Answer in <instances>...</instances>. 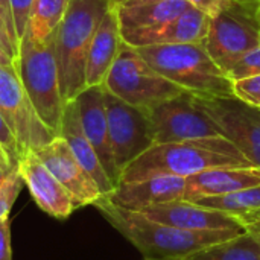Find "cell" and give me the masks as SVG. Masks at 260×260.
<instances>
[{
	"mask_svg": "<svg viewBox=\"0 0 260 260\" xmlns=\"http://www.w3.org/2000/svg\"><path fill=\"white\" fill-rule=\"evenodd\" d=\"M146 260H180L210 245L225 242L247 230H183L155 222L140 212L119 207L107 198L93 204Z\"/></svg>",
	"mask_w": 260,
	"mask_h": 260,
	"instance_id": "1",
	"label": "cell"
},
{
	"mask_svg": "<svg viewBox=\"0 0 260 260\" xmlns=\"http://www.w3.org/2000/svg\"><path fill=\"white\" fill-rule=\"evenodd\" d=\"M248 158L225 137H206L186 142L158 143L137 157L122 172L119 183L154 177H192L219 168H248Z\"/></svg>",
	"mask_w": 260,
	"mask_h": 260,
	"instance_id": "2",
	"label": "cell"
},
{
	"mask_svg": "<svg viewBox=\"0 0 260 260\" xmlns=\"http://www.w3.org/2000/svg\"><path fill=\"white\" fill-rule=\"evenodd\" d=\"M114 0H69L55 30V52L62 101L70 102L87 88L85 64L93 37Z\"/></svg>",
	"mask_w": 260,
	"mask_h": 260,
	"instance_id": "3",
	"label": "cell"
},
{
	"mask_svg": "<svg viewBox=\"0 0 260 260\" xmlns=\"http://www.w3.org/2000/svg\"><path fill=\"white\" fill-rule=\"evenodd\" d=\"M136 49L155 72L195 96H235L233 81L215 62L204 43L158 44Z\"/></svg>",
	"mask_w": 260,
	"mask_h": 260,
	"instance_id": "4",
	"label": "cell"
},
{
	"mask_svg": "<svg viewBox=\"0 0 260 260\" xmlns=\"http://www.w3.org/2000/svg\"><path fill=\"white\" fill-rule=\"evenodd\" d=\"M12 64L38 117L58 136L66 104L59 87L55 34L46 41H35L24 32Z\"/></svg>",
	"mask_w": 260,
	"mask_h": 260,
	"instance_id": "5",
	"label": "cell"
},
{
	"mask_svg": "<svg viewBox=\"0 0 260 260\" xmlns=\"http://www.w3.org/2000/svg\"><path fill=\"white\" fill-rule=\"evenodd\" d=\"M102 87L120 101L148 111L186 93V90L155 72L139 50L125 41Z\"/></svg>",
	"mask_w": 260,
	"mask_h": 260,
	"instance_id": "6",
	"label": "cell"
},
{
	"mask_svg": "<svg viewBox=\"0 0 260 260\" xmlns=\"http://www.w3.org/2000/svg\"><path fill=\"white\" fill-rule=\"evenodd\" d=\"M204 46L229 73L245 53L260 46V0H232L212 18Z\"/></svg>",
	"mask_w": 260,
	"mask_h": 260,
	"instance_id": "7",
	"label": "cell"
},
{
	"mask_svg": "<svg viewBox=\"0 0 260 260\" xmlns=\"http://www.w3.org/2000/svg\"><path fill=\"white\" fill-rule=\"evenodd\" d=\"M105 93L110 143L119 174L137 157L155 145L148 110L129 105L114 94Z\"/></svg>",
	"mask_w": 260,
	"mask_h": 260,
	"instance_id": "8",
	"label": "cell"
},
{
	"mask_svg": "<svg viewBox=\"0 0 260 260\" xmlns=\"http://www.w3.org/2000/svg\"><path fill=\"white\" fill-rule=\"evenodd\" d=\"M0 114L12 129L21 155L26 151H35L47 145L56 137L38 117L14 64H0Z\"/></svg>",
	"mask_w": 260,
	"mask_h": 260,
	"instance_id": "9",
	"label": "cell"
},
{
	"mask_svg": "<svg viewBox=\"0 0 260 260\" xmlns=\"http://www.w3.org/2000/svg\"><path fill=\"white\" fill-rule=\"evenodd\" d=\"M148 113L155 145L222 136L216 123L200 107L195 94L189 91L158 104Z\"/></svg>",
	"mask_w": 260,
	"mask_h": 260,
	"instance_id": "10",
	"label": "cell"
},
{
	"mask_svg": "<svg viewBox=\"0 0 260 260\" xmlns=\"http://www.w3.org/2000/svg\"><path fill=\"white\" fill-rule=\"evenodd\" d=\"M200 107L253 166L260 168V107L244 102L236 96H195Z\"/></svg>",
	"mask_w": 260,
	"mask_h": 260,
	"instance_id": "11",
	"label": "cell"
},
{
	"mask_svg": "<svg viewBox=\"0 0 260 260\" xmlns=\"http://www.w3.org/2000/svg\"><path fill=\"white\" fill-rule=\"evenodd\" d=\"M34 152L70 193L78 209L84 206H93L99 198L104 197L94 180L75 158L72 149L62 137L56 136L52 142L35 149Z\"/></svg>",
	"mask_w": 260,
	"mask_h": 260,
	"instance_id": "12",
	"label": "cell"
},
{
	"mask_svg": "<svg viewBox=\"0 0 260 260\" xmlns=\"http://www.w3.org/2000/svg\"><path fill=\"white\" fill-rule=\"evenodd\" d=\"M17 168L29 193L44 213L55 219H67L78 209L70 193L34 151H26Z\"/></svg>",
	"mask_w": 260,
	"mask_h": 260,
	"instance_id": "13",
	"label": "cell"
},
{
	"mask_svg": "<svg viewBox=\"0 0 260 260\" xmlns=\"http://www.w3.org/2000/svg\"><path fill=\"white\" fill-rule=\"evenodd\" d=\"M75 102L78 105L79 119L82 129L94 148L108 178L114 184H119L120 174L116 168L111 143H110V131H108V117L105 107V93L102 85L87 87L76 98Z\"/></svg>",
	"mask_w": 260,
	"mask_h": 260,
	"instance_id": "14",
	"label": "cell"
},
{
	"mask_svg": "<svg viewBox=\"0 0 260 260\" xmlns=\"http://www.w3.org/2000/svg\"><path fill=\"white\" fill-rule=\"evenodd\" d=\"M140 213L155 222L183 230H245L238 218L184 200L151 206Z\"/></svg>",
	"mask_w": 260,
	"mask_h": 260,
	"instance_id": "15",
	"label": "cell"
},
{
	"mask_svg": "<svg viewBox=\"0 0 260 260\" xmlns=\"http://www.w3.org/2000/svg\"><path fill=\"white\" fill-rule=\"evenodd\" d=\"M212 18L200 9L190 6L174 20L154 27L123 32L125 43L134 47L158 46V44H186V43H204L209 34Z\"/></svg>",
	"mask_w": 260,
	"mask_h": 260,
	"instance_id": "16",
	"label": "cell"
},
{
	"mask_svg": "<svg viewBox=\"0 0 260 260\" xmlns=\"http://www.w3.org/2000/svg\"><path fill=\"white\" fill-rule=\"evenodd\" d=\"M184 190L186 178L183 177H154L133 183H119L104 198L119 207L142 212L151 206L180 201L184 198Z\"/></svg>",
	"mask_w": 260,
	"mask_h": 260,
	"instance_id": "17",
	"label": "cell"
},
{
	"mask_svg": "<svg viewBox=\"0 0 260 260\" xmlns=\"http://www.w3.org/2000/svg\"><path fill=\"white\" fill-rule=\"evenodd\" d=\"M123 44L117 9L113 5L104 15L88 50L85 64V85H102Z\"/></svg>",
	"mask_w": 260,
	"mask_h": 260,
	"instance_id": "18",
	"label": "cell"
},
{
	"mask_svg": "<svg viewBox=\"0 0 260 260\" xmlns=\"http://www.w3.org/2000/svg\"><path fill=\"white\" fill-rule=\"evenodd\" d=\"M260 184V168H219L209 169L186 178L184 201H197L206 197L225 195L230 192Z\"/></svg>",
	"mask_w": 260,
	"mask_h": 260,
	"instance_id": "19",
	"label": "cell"
},
{
	"mask_svg": "<svg viewBox=\"0 0 260 260\" xmlns=\"http://www.w3.org/2000/svg\"><path fill=\"white\" fill-rule=\"evenodd\" d=\"M58 136L67 142L75 158L79 161V165L84 168V171L94 180L101 193L104 197L111 193L114 190V184L108 178L94 148L91 146L90 140L87 139V136L82 129L78 105L75 101L66 102V105H64L61 128H59Z\"/></svg>",
	"mask_w": 260,
	"mask_h": 260,
	"instance_id": "20",
	"label": "cell"
},
{
	"mask_svg": "<svg viewBox=\"0 0 260 260\" xmlns=\"http://www.w3.org/2000/svg\"><path fill=\"white\" fill-rule=\"evenodd\" d=\"M114 6L122 34L158 27L190 8L186 0H126Z\"/></svg>",
	"mask_w": 260,
	"mask_h": 260,
	"instance_id": "21",
	"label": "cell"
},
{
	"mask_svg": "<svg viewBox=\"0 0 260 260\" xmlns=\"http://www.w3.org/2000/svg\"><path fill=\"white\" fill-rule=\"evenodd\" d=\"M193 203L238 218L247 230V227L260 216V184L225 195L206 197Z\"/></svg>",
	"mask_w": 260,
	"mask_h": 260,
	"instance_id": "22",
	"label": "cell"
},
{
	"mask_svg": "<svg viewBox=\"0 0 260 260\" xmlns=\"http://www.w3.org/2000/svg\"><path fill=\"white\" fill-rule=\"evenodd\" d=\"M180 260H260V233L244 232Z\"/></svg>",
	"mask_w": 260,
	"mask_h": 260,
	"instance_id": "23",
	"label": "cell"
},
{
	"mask_svg": "<svg viewBox=\"0 0 260 260\" xmlns=\"http://www.w3.org/2000/svg\"><path fill=\"white\" fill-rule=\"evenodd\" d=\"M69 0H34L26 34L35 41H46L59 26Z\"/></svg>",
	"mask_w": 260,
	"mask_h": 260,
	"instance_id": "24",
	"label": "cell"
},
{
	"mask_svg": "<svg viewBox=\"0 0 260 260\" xmlns=\"http://www.w3.org/2000/svg\"><path fill=\"white\" fill-rule=\"evenodd\" d=\"M23 178L18 172V168L12 169L3 184L0 186V219L8 218L9 212L15 203V200L20 195L21 186H23Z\"/></svg>",
	"mask_w": 260,
	"mask_h": 260,
	"instance_id": "25",
	"label": "cell"
},
{
	"mask_svg": "<svg viewBox=\"0 0 260 260\" xmlns=\"http://www.w3.org/2000/svg\"><path fill=\"white\" fill-rule=\"evenodd\" d=\"M229 78L235 82L239 79H245L250 76H256L260 75V46L256 49L250 50L248 53H245L227 73Z\"/></svg>",
	"mask_w": 260,
	"mask_h": 260,
	"instance_id": "26",
	"label": "cell"
},
{
	"mask_svg": "<svg viewBox=\"0 0 260 260\" xmlns=\"http://www.w3.org/2000/svg\"><path fill=\"white\" fill-rule=\"evenodd\" d=\"M235 96L247 104L260 107V75L233 82Z\"/></svg>",
	"mask_w": 260,
	"mask_h": 260,
	"instance_id": "27",
	"label": "cell"
},
{
	"mask_svg": "<svg viewBox=\"0 0 260 260\" xmlns=\"http://www.w3.org/2000/svg\"><path fill=\"white\" fill-rule=\"evenodd\" d=\"M0 148L8 155L11 165L14 168H17L20 157H21V149H20V145H18L12 129L9 128V125L6 123V120L2 114H0Z\"/></svg>",
	"mask_w": 260,
	"mask_h": 260,
	"instance_id": "28",
	"label": "cell"
},
{
	"mask_svg": "<svg viewBox=\"0 0 260 260\" xmlns=\"http://www.w3.org/2000/svg\"><path fill=\"white\" fill-rule=\"evenodd\" d=\"M9 3H11V11H12V18H14L15 34L20 43V40L23 38L27 29L34 0H9Z\"/></svg>",
	"mask_w": 260,
	"mask_h": 260,
	"instance_id": "29",
	"label": "cell"
},
{
	"mask_svg": "<svg viewBox=\"0 0 260 260\" xmlns=\"http://www.w3.org/2000/svg\"><path fill=\"white\" fill-rule=\"evenodd\" d=\"M190 6L200 9L210 18H215L232 0H186Z\"/></svg>",
	"mask_w": 260,
	"mask_h": 260,
	"instance_id": "30",
	"label": "cell"
},
{
	"mask_svg": "<svg viewBox=\"0 0 260 260\" xmlns=\"http://www.w3.org/2000/svg\"><path fill=\"white\" fill-rule=\"evenodd\" d=\"M0 49L9 56L12 58V61L17 58L18 55V41L17 38L8 30V27L3 24V21L0 20Z\"/></svg>",
	"mask_w": 260,
	"mask_h": 260,
	"instance_id": "31",
	"label": "cell"
},
{
	"mask_svg": "<svg viewBox=\"0 0 260 260\" xmlns=\"http://www.w3.org/2000/svg\"><path fill=\"white\" fill-rule=\"evenodd\" d=\"M0 260H12L9 216L0 219Z\"/></svg>",
	"mask_w": 260,
	"mask_h": 260,
	"instance_id": "32",
	"label": "cell"
},
{
	"mask_svg": "<svg viewBox=\"0 0 260 260\" xmlns=\"http://www.w3.org/2000/svg\"><path fill=\"white\" fill-rule=\"evenodd\" d=\"M0 20L3 21V24L8 27V30L17 38L15 34V26H14V18H12V11H11V3L9 0H0ZM18 41V38H17Z\"/></svg>",
	"mask_w": 260,
	"mask_h": 260,
	"instance_id": "33",
	"label": "cell"
},
{
	"mask_svg": "<svg viewBox=\"0 0 260 260\" xmlns=\"http://www.w3.org/2000/svg\"><path fill=\"white\" fill-rule=\"evenodd\" d=\"M12 169H15V168L11 165V161L6 157V154H0V186L3 184V181L6 180V177L9 175V172Z\"/></svg>",
	"mask_w": 260,
	"mask_h": 260,
	"instance_id": "34",
	"label": "cell"
},
{
	"mask_svg": "<svg viewBox=\"0 0 260 260\" xmlns=\"http://www.w3.org/2000/svg\"><path fill=\"white\" fill-rule=\"evenodd\" d=\"M0 64H12V58H9L2 49H0Z\"/></svg>",
	"mask_w": 260,
	"mask_h": 260,
	"instance_id": "35",
	"label": "cell"
},
{
	"mask_svg": "<svg viewBox=\"0 0 260 260\" xmlns=\"http://www.w3.org/2000/svg\"><path fill=\"white\" fill-rule=\"evenodd\" d=\"M247 232H256V233H260V222L257 224H253L251 227H248V230Z\"/></svg>",
	"mask_w": 260,
	"mask_h": 260,
	"instance_id": "36",
	"label": "cell"
},
{
	"mask_svg": "<svg viewBox=\"0 0 260 260\" xmlns=\"http://www.w3.org/2000/svg\"><path fill=\"white\" fill-rule=\"evenodd\" d=\"M257 222H260V216H259V218H257V219H256V221H254V222H251V224H250L248 227H251L253 224H257ZM248 227H247V230H248Z\"/></svg>",
	"mask_w": 260,
	"mask_h": 260,
	"instance_id": "37",
	"label": "cell"
},
{
	"mask_svg": "<svg viewBox=\"0 0 260 260\" xmlns=\"http://www.w3.org/2000/svg\"><path fill=\"white\" fill-rule=\"evenodd\" d=\"M123 2H126V0H114V5H119V3H123Z\"/></svg>",
	"mask_w": 260,
	"mask_h": 260,
	"instance_id": "38",
	"label": "cell"
},
{
	"mask_svg": "<svg viewBox=\"0 0 260 260\" xmlns=\"http://www.w3.org/2000/svg\"><path fill=\"white\" fill-rule=\"evenodd\" d=\"M0 154H5V151H3L2 148H0ZM6 157H8V155H6Z\"/></svg>",
	"mask_w": 260,
	"mask_h": 260,
	"instance_id": "39",
	"label": "cell"
},
{
	"mask_svg": "<svg viewBox=\"0 0 260 260\" xmlns=\"http://www.w3.org/2000/svg\"><path fill=\"white\" fill-rule=\"evenodd\" d=\"M145 260H146V259H145Z\"/></svg>",
	"mask_w": 260,
	"mask_h": 260,
	"instance_id": "40",
	"label": "cell"
}]
</instances>
